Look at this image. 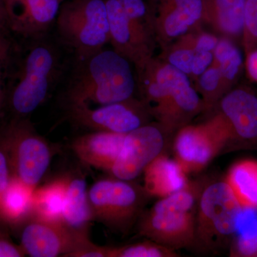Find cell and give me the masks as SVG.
<instances>
[{
    "label": "cell",
    "instance_id": "9c48e42d",
    "mask_svg": "<svg viewBox=\"0 0 257 257\" xmlns=\"http://www.w3.org/2000/svg\"><path fill=\"white\" fill-rule=\"evenodd\" d=\"M230 140L229 128L217 114L204 124L187 125L177 132L175 160L187 175L201 172L218 154L228 149Z\"/></svg>",
    "mask_w": 257,
    "mask_h": 257
},
{
    "label": "cell",
    "instance_id": "7a4b0ae2",
    "mask_svg": "<svg viewBox=\"0 0 257 257\" xmlns=\"http://www.w3.org/2000/svg\"><path fill=\"white\" fill-rule=\"evenodd\" d=\"M66 91L69 106H99L127 100L138 88L132 62L114 50L104 48L77 57Z\"/></svg>",
    "mask_w": 257,
    "mask_h": 257
},
{
    "label": "cell",
    "instance_id": "8992f818",
    "mask_svg": "<svg viewBox=\"0 0 257 257\" xmlns=\"http://www.w3.org/2000/svg\"><path fill=\"white\" fill-rule=\"evenodd\" d=\"M150 197L144 187L115 177L96 181L88 189L93 219L121 234L139 221Z\"/></svg>",
    "mask_w": 257,
    "mask_h": 257
},
{
    "label": "cell",
    "instance_id": "52a82bcc",
    "mask_svg": "<svg viewBox=\"0 0 257 257\" xmlns=\"http://www.w3.org/2000/svg\"><path fill=\"white\" fill-rule=\"evenodd\" d=\"M56 23L60 37L77 57L92 55L109 43L105 0H70L61 6Z\"/></svg>",
    "mask_w": 257,
    "mask_h": 257
},
{
    "label": "cell",
    "instance_id": "44dd1931",
    "mask_svg": "<svg viewBox=\"0 0 257 257\" xmlns=\"http://www.w3.org/2000/svg\"><path fill=\"white\" fill-rule=\"evenodd\" d=\"M34 191L13 177L0 195V221L10 226H19L30 217Z\"/></svg>",
    "mask_w": 257,
    "mask_h": 257
},
{
    "label": "cell",
    "instance_id": "e575fe53",
    "mask_svg": "<svg viewBox=\"0 0 257 257\" xmlns=\"http://www.w3.org/2000/svg\"><path fill=\"white\" fill-rule=\"evenodd\" d=\"M244 67L248 78L257 84V46L246 52Z\"/></svg>",
    "mask_w": 257,
    "mask_h": 257
},
{
    "label": "cell",
    "instance_id": "d6a6232c",
    "mask_svg": "<svg viewBox=\"0 0 257 257\" xmlns=\"http://www.w3.org/2000/svg\"><path fill=\"white\" fill-rule=\"evenodd\" d=\"M219 39L209 33L193 35V43L196 53L214 52Z\"/></svg>",
    "mask_w": 257,
    "mask_h": 257
},
{
    "label": "cell",
    "instance_id": "ffe728a7",
    "mask_svg": "<svg viewBox=\"0 0 257 257\" xmlns=\"http://www.w3.org/2000/svg\"><path fill=\"white\" fill-rule=\"evenodd\" d=\"M93 220L88 199L87 181L79 176L67 177L62 221L72 229L89 234Z\"/></svg>",
    "mask_w": 257,
    "mask_h": 257
},
{
    "label": "cell",
    "instance_id": "f546056e",
    "mask_svg": "<svg viewBox=\"0 0 257 257\" xmlns=\"http://www.w3.org/2000/svg\"><path fill=\"white\" fill-rule=\"evenodd\" d=\"M241 43L246 52L257 46V0L246 2L244 32Z\"/></svg>",
    "mask_w": 257,
    "mask_h": 257
},
{
    "label": "cell",
    "instance_id": "7c38bea8",
    "mask_svg": "<svg viewBox=\"0 0 257 257\" xmlns=\"http://www.w3.org/2000/svg\"><path fill=\"white\" fill-rule=\"evenodd\" d=\"M169 135L159 123L140 126L126 134L119 157L109 171L115 178L133 181L163 153Z\"/></svg>",
    "mask_w": 257,
    "mask_h": 257
},
{
    "label": "cell",
    "instance_id": "9a60e30c",
    "mask_svg": "<svg viewBox=\"0 0 257 257\" xmlns=\"http://www.w3.org/2000/svg\"><path fill=\"white\" fill-rule=\"evenodd\" d=\"M157 41L167 45L203 20L202 0H155L150 10Z\"/></svg>",
    "mask_w": 257,
    "mask_h": 257
},
{
    "label": "cell",
    "instance_id": "484cf974",
    "mask_svg": "<svg viewBox=\"0 0 257 257\" xmlns=\"http://www.w3.org/2000/svg\"><path fill=\"white\" fill-rule=\"evenodd\" d=\"M175 250L155 241L132 243L119 246H106V257H177Z\"/></svg>",
    "mask_w": 257,
    "mask_h": 257
},
{
    "label": "cell",
    "instance_id": "3957f363",
    "mask_svg": "<svg viewBox=\"0 0 257 257\" xmlns=\"http://www.w3.org/2000/svg\"><path fill=\"white\" fill-rule=\"evenodd\" d=\"M21 59L7 85L5 111L9 119L30 118L46 100L62 70L58 52L46 42L31 45Z\"/></svg>",
    "mask_w": 257,
    "mask_h": 257
},
{
    "label": "cell",
    "instance_id": "5b68a950",
    "mask_svg": "<svg viewBox=\"0 0 257 257\" xmlns=\"http://www.w3.org/2000/svg\"><path fill=\"white\" fill-rule=\"evenodd\" d=\"M243 208L224 181L203 186L198 199L193 246L217 252L230 246Z\"/></svg>",
    "mask_w": 257,
    "mask_h": 257
},
{
    "label": "cell",
    "instance_id": "f1b7e54d",
    "mask_svg": "<svg viewBox=\"0 0 257 257\" xmlns=\"http://www.w3.org/2000/svg\"><path fill=\"white\" fill-rule=\"evenodd\" d=\"M13 44L8 37V30L0 32V124L5 114L7 85L5 76L11 59Z\"/></svg>",
    "mask_w": 257,
    "mask_h": 257
},
{
    "label": "cell",
    "instance_id": "e0dca14e",
    "mask_svg": "<svg viewBox=\"0 0 257 257\" xmlns=\"http://www.w3.org/2000/svg\"><path fill=\"white\" fill-rule=\"evenodd\" d=\"M126 135L93 131L74 139L72 149L86 165L109 172L119 157Z\"/></svg>",
    "mask_w": 257,
    "mask_h": 257
},
{
    "label": "cell",
    "instance_id": "836d02e7",
    "mask_svg": "<svg viewBox=\"0 0 257 257\" xmlns=\"http://www.w3.org/2000/svg\"><path fill=\"white\" fill-rule=\"evenodd\" d=\"M25 251L20 245L4 237H0V257H23Z\"/></svg>",
    "mask_w": 257,
    "mask_h": 257
},
{
    "label": "cell",
    "instance_id": "2e32d148",
    "mask_svg": "<svg viewBox=\"0 0 257 257\" xmlns=\"http://www.w3.org/2000/svg\"><path fill=\"white\" fill-rule=\"evenodd\" d=\"M8 28L28 38H38L55 23L62 0H3Z\"/></svg>",
    "mask_w": 257,
    "mask_h": 257
},
{
    "label": "cell",
    "instance_id": "4dcf8cb0",
    "mask_svg": "<svg viewBox=\"0 0 257 257\" xmlns=\"http://www.w3.org/2000/svg\"><path fill=\"white\" fill-rule=\"evenodd\" d=\"M13 178L6 145L0 135V195L9 185Z\"/></svg>",
    "mask_w": 257,
    "mask_h": 257
},
{
    "label": "cell",
    "instance_id": "d4e9b609",
    "mask_svg": "<svg viewBox=\"0 0 257 257\" xmlns=\"http://www.w3.org/2000/svg\"><path fill=\"white\" fill-rule=\"evenodd\" d=\"M229 247L231 256L257 257V209H243Z\"/></svg>",
    "mask_w": 257,
    "mask_h": 257
},
{
    "label": "cell",
    "instance_id": "d6986e66",
    "mask_svg": "<svg viewBox=\"0 0 257 257\" xmlns=\"http://www.w3.org/2000/svg\"><path fill=\"white\" fill-rule=\"evenodd\" d=\"M144 188L150 197L164 198L183 189L188 184L187 174L178 162L162 153L145 172Z\"/></svg>",
    "mask_w": 257,
    "mask_h": 257
},
{
    "label": "cell",
    "instance_id": "4fadbf2b",
    "mask_svg": "<svg viewBox=\"0 0 257 257\" xmlns=\"http://www.w3.org/2000/svg\"><path fill=\"white\" fill-rule=\"evenodd\" d=\"M219 112L231 135L229 147H257V92L247 86L234 87L218 101Z\"/></svg>",
    "mask_w": 257,
    "mask_h": 257
},
{
    "label": "cell",
    "instance_id": "cb8c5ba5",
    "mask_svg": "<svg viewBox=\"0 0 257 257\" xmlns=\"http://www.w3.org/2000/svg\"><path fill=\"white\" fill-rule=\"evenodd\" d=\"M214 62L219 67L225 94L237 84L244 68L242 53L236 42L226 37L219 39L214 52Z\"/></svg>",
    "mask_w": 257,
    "mask_h": 257
},
{
    "label": "cell",
    "instance_id": "83f0119b",
    "mask_svg": "<svg viewBox=\"0 0 257 257\" xmlns=\"http://www.w3.org/2000/svg\"><path fill=\"white\" fill-rule=\"evenodd\" d=\"M195 55L193 35H186L169 49L163 60L189 77Z\"/></svg>",
    "mask_w": 257,
    "mask_h": 257
},
{
    "label": "cell",
    "instance_id": "603a6c76",
    "mask_svg": "<svg viewBox=\"0 0 257 257\" xmlns=\"http://www.w3.org/2000/svg\"><path fill=\"white\" fill-rule=\"evenodd\" d=\"M67 177L37 187L32 196V215L48 220L62 221Z\"/></svg>",
    "mask_w": 257,
    "mask_h": 257
},
{
    "label": "cell",
    "instance_id": "7402d4cb",
    "mask_svg": "<svg viewBox=\"0 0 257 257\" xmlns=\"http://www.w3.org/2000/svg\"><path fill=\"white\" fill-rule=\"evenodd\" d=\"M225 182L243 209H257V161L236 162L228 171Z\"/></svg>",
    "mask_w": 257,
    "mask_h": 257
},
{
    "label": "cell",
    "instance_id": "5bb4252c",
    "mask_svg": "<svg viewBox=\"0 0 257 257\" xmlns=\"http://www.w3.org/2000/svg\"><path fill=\"white\" fill-rule=\"evenodd\" d=\"M109 25V43L137 69L153 57L155 35L138 26L127 15L121 0H105Z\"/></svg>",
    "mask_w": 257,
    "mask_h": 257
},
{
    "label": "cell",
    "instance_id": "ac0fdd59",
    "mask_svg": "<svg viewBox=\"0 0 257 257\" xmlns=\"http://www.w3.org/2000/svg\"><path fill=\"white\" fill-rule=\"evenodd\" d=\"M203 20L223 37L242 42L247 0H202Z\"/></svg>",
    "mask_w": 257,
    "mask_h": 257
},
{
    "label": "cell",
    "instance_id": "1f68e13d",
    "mask_svg": "<svg viewBox=\"0 0 257 257\" xmlns=\"http://www.w3.org/2000/svg\"><path fill=\"white\" fill-rule=\"evenodd\" d=\"M213 62H214L213 52L196 53L193 61L192 72L189 77L194 80H197L198 77L210 67Z\"/></svg>",
    "mask_w": 257,
    "mask_h": 257
},
{
    "label": "cell",
    "instance_id": "4316f807",
    "mask_svg": "<svg viewBox=\"0 0 257 257\" xmlns=\"http://www.w3.org/2000/svg\"><path fill=\"white\" fill-rule=\"evenodd\" d=\"M196 82V89L204 101L206 110L216 106L225 94L220 70L215 64H211Z\"/></svg>",
    "mask_w": 257,
    "mask_h": 257
},
{
    "label": "cell",
    "instance_id": "6da1fadb",
    "mask_svg": "<svg viewBox=\"0 0 257 257\" xmlns=\"http://www.w3.org/2000/svg\"><path fill=\"white\" fill-rule=\"evenodd\" d=\"M136 71L141 100L169 135L187 126L206 110L189 76L163 59L153 57Z\"/></svg>",
    "mask_w": 257,
    "mask_h": 257
},
{
    "label": "cell",
    "instance_id": "8fae6325",
    "mask_svg": "<svg viewBox=\"0 0 257 257\" xmlns=\"http://www.w3.org/2000/svg\"><path fill=\"white\" fill-rule=\"evenodd\" d=\"M69 116L76 124L92 131L127 134L150 123L152 117L141 99L127 100L99 106H69Z\"/></svg>",
    "mask_w": 257,
    "mask_h": 257
},
{
    "label": "cell",
    "instance_id": "30bf717a",
    "mask_svg": "<svg viewBox=\"0 0 257 257\" xmlns=\"http://www.w3.org/2000/svg\"><path fill=\"white\" fill-rule=\"evenodd\" d=\"M18 227L20 245L25 254L32 257H69L96 245L89 239V234L72 229L62 221L31 215Z\"/></svg>",
    "mask_w": 257,
    "mask_h": 257
},
{
    "label": "cell",
    "instance_id": "ba28073f",
    "mask_svg": "<svg viewBox=\"0 0 257 257\" xmlns=\"http://www.w3.org/2000/svg\"><path fill=\"white\" fill-rule=\"evenodd\" d=\"M13 178L34 189L38 187L51 163L50 144L37 133L30 118L9 119L0 126Z\"/></svg>",
    "mask_w": 257,
    "mask_h": 257
},
{
    "label": "cell",
    "instance_id": "d590c367",
    "mask_svg": "<svg viewBox=\"0 0 257 257\" xmlns=\"http://www.w3.org/2000/svg\"><path fill=\"white\" fill-rule=\"evenodd\" d=\"M8 29L9 28L4 2L3 0H0V32L7 31Z\"/></svg>",
    "mask_w": 257,
    "mask_h": 257
},
{
    "label": "cell",
    "instance_id": "277c9868",
    "mask_svg": "<svg viewBox=\"0 0 257 257\" xmlns=\"http://www.w3.org/2000/svg\"><path fill=\"white\" fill-rule=\"evenodd\" d=\"M203 186L189 182L185 187L161 198L139 219L140 235L176 251L193 246L198 199Z\"/></svg>",
    "mask_w": 257,
    "mask_h": 257
}]
</instances>
